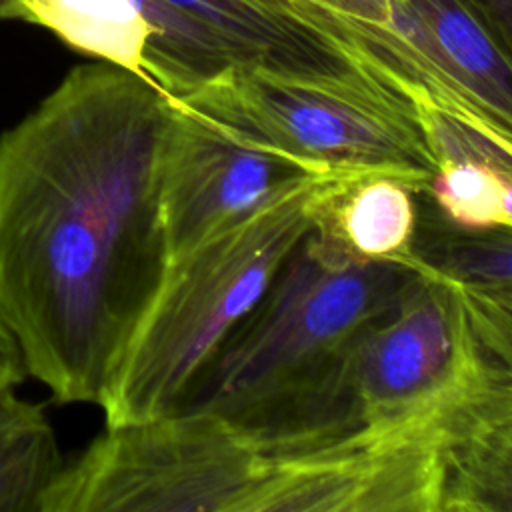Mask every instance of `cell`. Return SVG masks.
<instances>
[{
	"instance_id": "obj_3",
	"label": "cell",
	"mask_w": 512,
	"mask_h": 512,
	"mask_svg": "<svg viewBox=\"0 0 512 512\" xmlns=\"http://www.w3.org/2000/svg\"><path fill=\"white\" fill-rule=\"evenodd\" d=\"M364 176L372 174L336 170L308 176L246 218L170 256L158 294L102 404L106 424L174 412L328 202Z\"/></svg>"
},
{
	"instance_id": "obj_12",
	"label": "cell",
	"mask_w": 512,
	"mask_h": 512,
	"mask_svg": "<svg viewBox=\"0 0 512 512\" xmlns=\"http://www.w3.org/2000/svg\"><path fill=\"white\" fill-rule=\"evenodd\" d=\"M440 512H512V400L444 448Z\"/></svg>"
},
{
	"instance_id": "obj_14",
	"label": "cell",
	"mask_w": 512,
	"mask_h": 512,
	"mask_svg": "<svg viewBox=\"0 0 512 512\" xmlns=\"http://www.w3.org/2000/svg\"><path fill=\"white\" fill-rule=\"evenodd\" d=\"M404 262L456 282L512 288V232L460 230L438 218L424 230L418 224Z\"/></svg>"
},
{
	"instance_id": "obj_10",
	"label": "cell",
	"mask_w": 512,
	"mask_h": 512,
	"mask_svg": "<svg viewBox=\"0 0 512 512\" xmlns=\"http://www.w3.org/2000/svg\"><path fill=\"white\" fill-rule=\"evenodd\" d=\"M212 28L236 52L240 68L282 74L348 76L358 72L346 50L294 0H164Z\"/></svg>"
},
{
	"instance_id": "obj_6",
	"label": "cell",
	"mask_w": 512,
	"mask_h": 512,
	"mask_svg": "<svg viewBox=\"0 0 512 512\" xmlns=\"http://www.w3.org/2000/svg\"><path fill=\"white\" fill-rule=\"evenodd\" d=\"M270 456L256 430L204 412L106 424L40 512H256Z\"/></svg>"
},
{
	"instance_id": "obj_17",
	"label": "cell",
	"mask_w": 512,
	"mask_h": 512,
	"mask_svg": "<svg viewBox=\"0 0 512 512\" xmlns=\"http://www.w3.org/2000/svg\"><path fill=\"white\" fill-rule=\"evenodd\" d=\"M512 52V0H470Z\"/></svg>"
},
{
	"instance_id": "obj_13",
	"label": "cell",
	"mask_w": 512,
	"mask_h": 512,
	"mask_svg": "<svg viewBox=\"0 0 512 512\" xmlns=\"http://www.w3.org/2000/svg\"><path fill=\"white\" fill-rule=\"evenodd\" d=\"M64 468L54 430L38 404L0 392V512H40Z\"/></svg>"
},
{
	"instance_id": "obj_1",
	"label": "cell",
	"mask_w": 512,
	"mask_h": 512,
	"mask_svg": "<svg viewBox=\"0 0 512 512\" xmlns=\"http://www.w3.org/2000/svg\"><path fill=\"white\" fill-rule=\"evenodd\" d=\"M168 110L98 60L0 134V314L58 402L104 404L164 280Z\"/></svg>"
},
{
	"instance_id": "obj_15",
	"label": "cell",
	"mask_w": 512,
	"mask_h": 512,
	"mask_svg": "<svg viewBox=\"0 0 512 512\" xmlns=\"http://www.w3.org/2000/svg\"><path fill=\"white\" fill-rule=\"evenodd\" d=\"M452 284L478 338L512 384V288L456 280Z\"/></svg>"
},
{
	"instance_id": "obj_4",
	"label": "cell",
	"mask_w": 512,
	"mask_h": 512,
	"mask_svg": "<svg viewBox=\"0 0 512 512\" xmlns=\"http://www.w3.org/2000/svg\"><path fill=\"white\" fill-rule=\"evenodd\" d=\"M418 274L408 262L350 254L320 216L174 412L214 414L242 426L280 416Z\"/></svg>"
},
{
	"instance_id": "obj_5",
	"label": "cell",
	"mask_w": 512,
	"mask_h": 512,
	"mask_svg": "<svg viewBox=\"0 0 512 512\" xmlns=\"http://www.w3.org/2000/svg\"><path fill=\"white\" fill-rule=\"evenodd\" d=\"M174 98L314 170L384 174L420 194L434 172L412 104L372 74L234 68Z\"/></svg>"
},
{
	"instance_id": "obj_9",
	"label": "cell",
	"mask_w": 512,
	"mask_h": 512,
	"mask_svg": "<svg viewBox=\"0 0 512 512\" xmlns=\"http://www.w3.org/2000/svg\"><path fill=\"white\" fill-rule=\"evenodd\" d=\"M480 132L512 154V52L470 0H402Z\"/></svg>"
},
{
	"instance_id": "obj_2",
	"label": "cell",
	"mask_w": 512,
	"mask_h": 512,
	"mask_svg": "<svg viewBox=\"0 0 512 512\" xmlns=\"http://www.w3.org/2000/svg\"><path fill=\"white\" fill-rule=\"evenodd\" d=\"M418 272L302 400L258 426L318 442L446 448L512 400V384L478 338L452 280Z\"/></svg>"
},
{
	"instance_id": "obj_16",
	"label": "cell",
	"mask_w": 512,
	"mask_h": 512,
	"mask_svg": "<svg viewBox=\"0 0 512 512\" xmlns=\"http://www.w3.org/2000/svg\"><path fill=\"white\" fill-rule=\"evenodd\" d=\"M26 372L18 342L0 314V392L14 388Z\"/></svg>"
},
{
	"instance_id": "obj_7",
	"label": "cell",
	"mask_w": 512,
	"mask_h": 512,
	"mask_svg": "<svg viewBox=\"0 0 512 512\" xmlns=\"http://www.w3.org/2000/svg\"><path fill=\"white\" fill-rule=\"evenodd\" d=\"M314 174L322 170L258 146L204 110L170 96L160 150L170 256L246 218Z\"/></svg>"
},
{
	"instance_id": "obj_8",
	"label": "cell",
	"mask_w": 512,
	"mask_h": 512,
	"mask_svg": "<svg viewBox=\"0 0 512 512\" xmlns=\"http://www.w3.org/2000/svg\"><path fill=\"white\" fill-rule=\"evenodd\" d=\"M0 18L42 26L86 56L148 76L170 96L240 68L224 38L164 0H0Z\"/></svg>"
},
{
	"instance_id": "obj_11",
	"label": "cell",
	"mask_w": 512,
	"mask_h": 512,
	"mask_svg": "<svg viewBox=\"0 0 512 512\" xmlns=\"http://www.w3.org/2000/svg\"><path fill=\"white\" fill-rule=\"evenodd\" d=\"M416 192L406 182L372 174L348 184L322 212V224L362 260L404 262L418 232Z\"/></svg>"
}]
</instances>
